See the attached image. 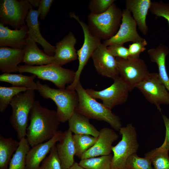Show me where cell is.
Segmentation results:
<instances>
[{"label":"cell","mask_w":169,"mask_h":169,"mask_svg":"<svg viewBox=\"0 0 169 169\" xmlns=\"http://www.w3.org/2000/svg\"><path fill=\"white\" fill-rule=\"evenodd\" d=\"M26 136L31 147L51 139L61 122L57 111L42 106L35 100L31 109Z\"/></svg>","instance_id":"cell-1"},{"label":"cell","mask_w":169,"mask_h":169,"mask_svg":"<svg viewBox=\"0 0 169 169\" xmlns=\"http://www.w3.org/2000/svg\"><path fill=\"white\" fill-rule=\"evenodd\" d=\"M75 90L79 98L75 111L89 119L105 121L115 130L119 131L122 125L119 117L102 103L98 102L90 96L84 88L80 81L77 84Z\"/></svg>","instance_id":"cell-2"},{"label":"cell","mask_w":169,"mask_h":169,"mask_svg":"<svg viewBox=\"0 0 169 169\" xmlns=\"http://www.w3.org/2000/svg\"><path fill=\"white\" fill-rule=\"evenodd\" d=\"M38 90L45 99L53 100L57 107V113L61 122L68 121L75 111L78 105L79 98L75 90L55 89L37 80Z\"/></svg>","instance_id":"cell-3"},{"label":"cell","mask_w":169,"mask_h":169,"mask_svg":"<svg viewBox=\"0 0 169 169\" xmlns=\"http://www.w3.org/2000/svg\"><path fill=\"white\" fill-rule=\"evenodd\" d=\"M122 11L114 3L105 12L99 14L90 13L88 26L91 34L100 39L108 40L118 32L121 24Z\"/></svg>","instance_id":"cell-4"},{"label":"cell","mask_w":169,"mask_h":169,"mask_svg":"<svg viewBox=\"0 0 169 169\" xmlns=\"http://www.w3.org/2000/svg\"><path fill=\"white\" fill-rule=\"evenodd\" d=\"M34 98V90L28 89L15 96L10 104L12 109L10 123L17 132L19 140L26 136L29 115L35 101Z\"/></svg>","instance_id":"cell-5"},{"label":"cell","mask_w":169,"mask_h":169,"mask_svg":"<svg viewBox=\"0 0 169 169\" xmlns=\"http://www.w3.org/2000/svg\"><path fill=\"white\" fill-rule=\"evenodd\" d=\"M18 72L20 74L28 73L34 74L39 79L49 81L59 89H65L66 84L74 81L75 72L53 64L41 66L19 65Z\"/></svg>","instance_id":"cell-6"},{"label":"cell","mask_w":169,"mask_h":169,"mask_svg":"<svg viewBox=\"0 0 169 169\" xmlns=\"http://www.w3.org/2000/svg\"><path fill=\"white\" fill-rule=\"evenodd\" d=\"M119 131L121 139L112 147L113 154L111 169H127L126 164L128 158L132 154L136 153L139 147L136 130L131 124L121 127Z\"/></svg>","instance_id":"cell-7"},{"label":"cell","mask_w":169,"mask_h":169,"mask_svg":"<svg viewBox=\"0 0 169 169\" xmlns=\"http://www.w3.org/2000/svg\"><path fill=\"white\" fill-rule=\"evenodd\" d=\"M33 6L28 0H2L0 2V23L19 29Z\"/></svg>","instance_id":"cell-8"},{"label":"cell","mask_w":169,"mask_h":169,"mask_svg":"<svg viewBox=\"0 0 169 169\" xmlns=\"http://www.w3.org/2000/svg\"><path fill=\"white\" fill-rule=\"evenodd\" d=\"M69 15L70 17L74 18L80 25L84 37L82 47L77 51L79 64L78 69L75 72L74 80L66 88L69 90H75L77 84L80 81V76L84 67L94 51L101 43L100 38L91 34L87 24L80 20L79 17L74 13L70 12Z\"/></svg>","instance_id":"cell-9"},{"label":"cell","mask_w":169,"mask_h":169,"mask_svg":"<svg viewBox=\"0 0 169 169\" xmlns=\"http://www.w3.org/2000/svg\"><path fill=\"white\" fill-rule=\"evenodd\" d=\"M149 102L161 112V105H169V91L158 73H149L136 86Z\"/></svg>","instance_id":"cell-10"},{"label":"cell","mask_w":169,"mask_h":169,"mask_svg":"<svg viewBox=\"0 0 169 169\" xmlns=\"http://www.w3.org/2000/svg\"><path fill=\"white\" fill-rule=\"evenodd\" d=\"M113 80L110 86L101 90L92 89L85 90L90 96L101 100L102 104L110 110L116 106L125 103L131 91L128 86L120 76Z\"/></svg>","instance_id":"cell-11"},{"label":"cell","mask_w":169,"mask_h":169,"mask_svg":"<svg viewBox=\"0 0 169 169\" xmlns=\"http://www.w3.org/2000/svg\"><path fill=\"white\" fill-rule=\"evenodd\" d=\"M119 76L131 91L149 74L144 60L140 58H116Z\"/></svg>","instance_id":"cell-12"},{"label":"cell","mask_w":169,"mask_h":169,"mask_svg":"<svg viewBox=\"0 0 169 169\" xmlns=\"http://www.w3.org/2000/svg\"><path fill=\"white\" fill-rule=\"evenodd\" d=\"M137 24L131 13L127 9L122 11L121 22L116 33L109 39L105 40L102 44L106 46L113 44L123 45L125 43H133L144 39L141 37L137 31Z\"/></svg>","instance_id":"cell-13"},{"label":"cell","mask_w":169,"mask_h":169,"mask_svg":"<svg viewBox=\"0 0 169 169\" xmlns=\"http://www.w3.org/2000/svg\"><path fill=\"white\" fill-rule=\"evenodd\" d=\"M91 57L95 68L99 74L113 80L119 76L116 58L103 44L97 48Z\"/></svg>","instance_id":"cell-14"},{"label":"cell","mask_w":169,"mask_h":169,"mask_svg":"<svg viewBox=\"0 0 169 169\" xmlns=\"http://www.w3.org/2000/svg\"><path fill=\"white\" fill-rule=\"evenodd\" d=\"M94 145L81 156L80 159L108 155L111 154L113 143L118 138V135L112 129L102 128Z\"/></svg>","instance_id":"cell-15"},{"label":"cell","mask_w":169,"mask_h":169,"mask_svg":"<svg viewBox=\"0 0 169 169\" xmlns=\"http://www.w3.org/2000/svg\"><path fill=\"white\" fill-rule=\"evenodd\" d=\"M77 39L73 33L70 32L55 46L53 64L62 66L78 59L75 45Z\"/></svg>","instance_id":"cell-16"},{"label":"cell","mask_w":169,"mask_h":169,"mask_svg":"<svg viewBox=\"0 0 169 169\" xmlns=\"http://www.w3.org/2000/svg\"><path fill=\"white\" fill-rule=\"evenodd\" d=\"M63 132L58 131L50 139L31 147L26 159V169H39L40 163L50 152L53 146L59 141Z\"/></svg>","instance_id":"cell-17"},{"label":"cell","mask_w":169,"mask_h":169,"mask_svg":"<svg viewBox=\"0 0 169 169\" xmlns=\"http://www.w3.org/2000/svg\"><path fill=\"white\" fill-rule=\"evenodd\" d=\"M28 28L25 24L19 29H11L0 23V46L23 49L28 36Z\"/></svg>","instance_id":"cell-18"},{"label":"cell","mask_w":169,"mask_h":169,"mask_svg":"<svg viewBox=\"0 0 169 169\" xmlns=\"http://www.w3.org/2000/svg\"><path fill=\"white\" fill-rule=\"evenodd\" d=\"M39 12L38 9L34 10L32 8L25 19L28 28V35L35 42L39 44L43 48V51L49 55L54 56L55 54V46L49 43L42 36L40 30L38 17Z\"/></svg>","instance_id":"cell-19"},{"label":"cell","mask_w":169,"mask_h":169,"mask_svg":"<svg viewBox=\"0 0 169 169\" xmlns=\"http://www.w3.org/2000/svg\"><path fill=\"white\" fill-rule=\"evenodd\" d=\"M23 49L7 46L0 47V70L3 73L18 72L19 64L23 62Z\"/></svg>","instance_id":"cell-20"},{"label":"cell","mask_w":169,"mask_h":169,"mask_svg":"<svg viewBox=\"0 0 169 169\" xmlns=\"http://www.w3.org/2000/svg\"><path fill=\"white\" fill-rule=\"evenodd\" d=\"M23 50L24 55L23 62L25 64L41 66L53 63L54 56L48 55L43 50L40 49L37 43L28 35Z\"/></svg>","instance_id":"cell-21"},{"label":"cell","mask_w":169,"mask_h":169,"mask_svg":"<svg viewBox=\"0 0 169 169\" xmlns=\"http://www.w3.org/2000/svg\"><path fill=\"white\" fill-rule=\"evenodd\" d=\"M59 142L56 146L61 166L62 169H68L75 162V150L72 132L68 129L63 132Z\"/></svg>","instance_id":"cell-22"},{"label":"cell","mask_w":169,"mask_h":169,"mask_svg":"<svg viewBox=\"0 0 169 169\" xmlns=\"http://www.w3.org/2000/svg\"><path fill=\"white\" fill-rule=\"evenodd\" d=\"M152 2L151 0H127L126 9L131 13L142 34L146 35L148 30L146 19Z\"/></svg>","instance_id":"cell-23"},{"label":"cell","mask_w":169,"mask_h":169,"mask_svg":"<svg viewBox=\"0 0 169 169\" xmlns=\"http://www.w3.org/2000/svg\"><path fill=\"white\" fill-rule=\"evenodd\" d=\"M147 53L151 60L158 67V73L161 81L169 91V77L166 70V60L169 54V49L163 44L148 50Z\"/></svg>","instance_id":"cell-24"},{"label":"cell","mask_w":169,"mask_h":169,"mask_svg":"<svg viewBox=\"0 0 169 169\" xmlns=\"http://www.w3.org/2000/svg\"><path fill=\"white\" fill-rule=\"evenodd\" d=\"M69 129L74 134H85L97 137L99 131L89 121V119L75 111L68 120Z\"/></svg>","instance_id":"cell-25"},{"label":"cell","mask_w":169,"mask_h":169,"mask_svg":"<svg viewBox=\"0 0 169 169\" xmlns=\"http://www.w3.org/2000/svg\"><path fill=\"white\" fill-rule=\"evenodd\" d=\"M36 77L34 74L28 76L21 74L3 73L0 75V81L9 83L13 86L38 90L37 85L34 81Z\"/></svg>","instance_id":"cell-26"},{"label":"cell","mask_w":169,"mask_h":169,"mask_svg":"<svg viewBox=\"0 0 169 169\" xmlns=\"http://www.w3.org/2000/svg\"><path fill=\"white\" fill-rule=\"evenodd\" d=\"M19 142L11 137L0 135V169H8L12 156L17 149Z\"/></svg>","instance_id":"cell-27"},{"label":"cell","mask_w":169,"mask_h":169,"mask_svg":"<svg viewBox=\"0 0 169 169\" xmlns=\"http://www.w3.org/2000/svg\"><path fill=\"white\" fill-rule=\"evenodd\" d=\"M19 142V145L13 155L8 169H26V156L30 149V145L25 137L22 138Z\"/></svg>","instance_id":"cell-28"},{"label":"cell","mask_w":169,"mask_h":169,"mask_svg":"<svg viewBox=\"0 0 169 169\" xmlns=\"http://www.w3.org/2000/svg\"><path fill=\"white\" fill-rule=\"evenodd\" d=\"M73 139L75 155L80 159L83 154L94 145L97 137L88 135L74 134Z\"/></svg>","instance_id":"cell-29"},{"label":"cell","mask_w":169,"mask_h":169,"mask_svg":"<svg viewBox=\"0 0 169 169\" xmlns=\"http://www.w3.org/2000/svg\"><path fill=\"white\" fill-rule=\"evenodd\" d=\"M112 156L110 154L81 160L79 164L85 169H111Z\"/></svg>","instance_id":"cell-30"},{"label":"cell","mask_w":169,"mask_h":169,"mask_svg":"<svg viewBox=\"0 0 169 169\" xmlns=\"http://www.w3.org/2000/svg\"><path fill=\"white\" fill-rule=\"evenodd\" d=\"M168 151L157 148L146 153L150 158L154 169H169Z\"/></svg>","instance_id":"cell-31"},{"label":"cell","mask_w":169,"mask_h":169,"mask_svg":"<svg viewBox=\"0 0 169 169\" xmlns=\"http://www.w3.org/2000/svg\"><path fill=\"white\" fill-rule=\"evenodd\" d=\"M28 89L23 87L0 86V112H5L14 97Z\"/></svg>","instance_id":"cell-32"},{"label":"cell","mask_w":169,"mask_h":169,"mask_svg":"<svg viewBox=\"0 0 169 169\" xmlns=\"http://www.w3.org/2000/svg\"><path fill=\"white\" fill-rule=\"evenodd\" d=\"M151 160L148 156L139 157L135 153L128 158L126 164L127 169H154L152 166Z\"/></svg>","instance_id":"cell-33"},{"label":"cell","mask_w":169,"mask_h":169,"mask_svg":"<svg viewBox=\"0 0 169 169\" xmlns=\"http://www.w3.org/2000/svg\"><path fill=\"white\" fill-rule=\"evenodd\" d=\"M49 155L43 161L39 169H62L56 144L51 148Z\"/></svg>","instance_id":"cell-34"},{"label":"cell","mask_w":169,"mask_h":169,"mask_svg":"<svg viewBox=\"0 0 169 169\" xmlns=\"http://www.w3.org/2000/svg\"><path fill=\"white\" fill-rule=\"evenodd\" d=\"M115 0H90L88 8L90 13L99 14L106 11L114 3Z\"/></svg>","instance_id":"cell-35"},{"label":"cell","mask_w":169,"mask_h":169,"mask_svg":"<svg viewBox=\"0 0 169 169\" xmlns=\"http://www.w3.org/2000/svg\"><path fill=\"white\" fill-rule=\"evenodd\" d=\"M149 10L152 14L166 19L169 26V3L162 1L152 2Z\"/></svg>","instance_id":"cell-36"},{"label":"cell","mask_w":169,"mask_h":169,"mask_svg":"<svg viewBox=\"0 0 169 169\" xmlns=\"http://www.w3.org/2000/svg\"><path fill=\"white\" fill-rule=\"evenodd\" d=\"M147 44L145 39L142 41L133 42L130 44L128 48L129 57L138 58L140 54L146 49V46Z\"/></svg>","instance_id":"cell-37"},{"label":"cell","mask_w":169,"mask_h":169,"mask_svg":"<svg viewBox=\"0 0 169 169\" xmlns=\"http://www.w3.org/2000/svg\"><path fill=\"white\" fill-rule=\"evenodd\" d=\"M107 48L111 54L115 58L127 59L129 57L128 49L123 45L113 44L107 47Z\"/></svg>","instance_id":"cell-38"},{"label":"cell","mask_w":169,"mask_h":169,"mask_svg":"<svg viewBox=\"0 0 169 169\" xmlns=\"http://www.w3.org/2000/svg\"><path fill=\"white\" fill-rule=\"evenodd\" d=\"M53 2V0H40L38 9L41 20H44L45 19Z\"/></svg>","instance_id":"cell-39"},{"label":"cell","mask_w":169,"mask_h":169,"mask_svg":"<svg viewBox=\"0 0 169 169\" xmlns=\"http://www.w3.org/2000/svg\"><path fill=\"white\" fill-rule=\"evenodd\" d=\"M162 118L166 127V135L165 139L162 145L158 147L160 150L169 151V118L165 115H162Z\"/></svg>","instance_id":"cell-40"},{"label":"cell","mask_w":169,"mask_h":169,"mask_svg":"<svg viewBox=\"0 0 169 169\" xmlns=\"http://www.w3.org/2000/svg\"><path fill=\"white\" fill-rule=\"evenodd\" d=\"M28 1L32 6L34 7H38L40 2V0H28Z\"/></svg>","instance_id":"cell-41"},{"label":"cell","mask_w":169,"mask_h":169,"mask_svg":"<svg viewBox=\"0 0 169 169\" xmlns=\"http://www.w3.org/2000/svg\"><path fill=\"white\" fill-rule=\"evenodd\" d=\"M68 169H85L76 162H75L74 164Z\"/></svg>","instance_id":"cell-42"}]
</instances>
